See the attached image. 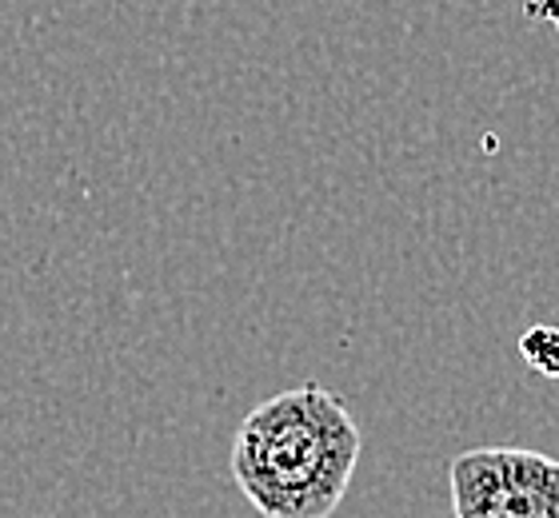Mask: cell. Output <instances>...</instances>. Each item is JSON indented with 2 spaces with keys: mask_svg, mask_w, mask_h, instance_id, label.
<instances>
[{
  "mask_svg": "<svg viewBox=\"0 0 559 518\" xmlns=\"http://www.w3.org/2000/svg\"><path fill=\"white\" fill-rule=\"evenodd\" d=\"M520 356L532 371L548 375V380H559V327L551 323H536L520 335Z\"/></svg>",
  "mask_w": 559,
  "mask_h": 518,
  "instance_id": "cell-3",
  "label": "cell"
},
{
  "mask_svg": "<svg viewBox=\"0 0 559 518\" xmlns=\"http://www.w3.org/2000/svg\"><path fill=\"white\" fill-rule=\"evenodd\" d=\"M455 518H559V459L524 447H479L455 455Z\"/></svg>",
  "mask_w": 559,
  "mask_h": 518,
  "instance_id": "cell-2",
  "label": "cell"
},
{
  "mask_svg": "<svg viewBox=\"0 0 559 518\" xmlns=\"http://www.w3.org/2000/svg\"><path fill=\"white\" fill-rule=\"evenodd\" d=\"M360 447L348 403L304 383L245 414L233 438V479L264 518H328L348 495Z\"/></svg>",
  "mask_w": 559,
  "mask_h": 518,
  "instance_id": "cell-1",
  "label": "cell"
}]
</instances>
